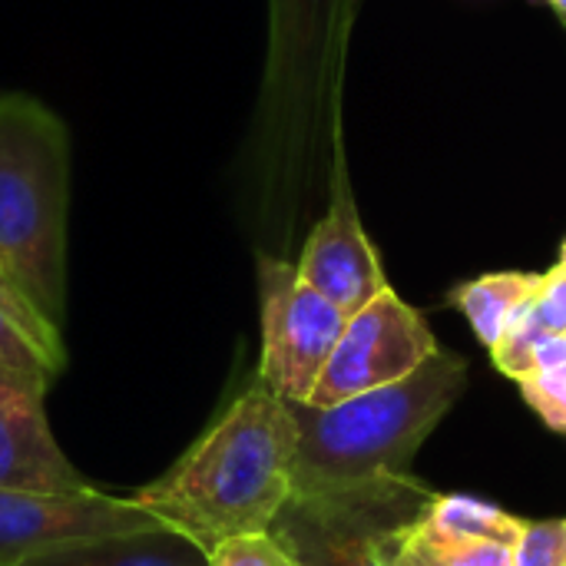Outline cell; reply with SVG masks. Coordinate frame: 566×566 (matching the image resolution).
<instances>
[{
	"label": "cell",
	"mask_w": 566,
	"mask_h": 566,
	"mask_svg": "<svg viewBox=\"0 0 566 566\" xmlns=\"http://www.w3.org/2000/svg\"><path fill=\"white\" fill-rule=\"evenodd\" d=\"M398 566H418V564H411V560H405V557H398Z\"/></svg>",
	"instance_id": "obj_20"
},
{
	"label": "cell",
	"mask_w": 566,
	"mask_h": 566,
	"mask_svg": "<svg viewBox=\"0 0 566 566\" xmlns=\"http://www.w3.org/2000/svg\"><path fill=\"white\" fill-rule=\"evenodd\" d=\"M259 381L282 401L305 405L348 325V315L282 259H259Z\"/></svg>",
	"instance_id": "obj_5"
},
{
	"label": "cell",
	"mask_w": 566,
	"mask_h": 566,
	"mask_svg": "<svg viewBox=\"0 0 566 566\" xmlns=\"http://www.w3.org/2000/svg\"><path fill=\"white\" fill-rule=\"evenodd\" d=\"M521 391H524L527 405L554 431H564L566 434V365L547 368V371H534V375L521 378Z\"/></svg>",
	"instance_id": "obj_16"
},
{
	"label": "cell",
	"mask_w": 566,
	"mask_h": 566,
	"mask_svg": "<svg viewBox=\"0 0 566 566\" xmlns=\"http://www.w3.org/2000/svg\"><path fill=\"white\" fill-rule=\"evenodd\" d=\"M554 10H557V17H560V23H564V30H566V0H547Z\"/></svg>",
	"instance_id": "obj_19"
},
{
	"label": "cell",
	"mask_w": 566,
	"mask_h": 566,
	"mask_svg": "<svg viewBox=\"0 0 566 566\" xmlns=\"http://www.w3.org/2000/svg\"><path fill=\"white\" fill-rule=\"evenodd\" d=\"M70 129L40 99L0 93V282L50 328L66 312Z\"/></svg>",
	"instance_id": "obj_2"
},
{
	"label": "cell",
	"mask_w": 566,
	"mask_h": 566,
	"mask_svg": "<svg viewBox=\"0 0 566 566\" xmlns=\"http://www.w3.org/2000/svg\"><path fill=\"white\" fill-rule=\"evenodd\" d=\"M298 421L262 381L133 501L206 554L272 527L295 484Z\"/></svg>",
	"instance_id": "obj_1"
},
{
	"label": "cell",
	"mask_w": 566,
	"mask_h": 566,
	"mask_svg": "<svg viewBox=\"0 0 566 566\" xmlns=\"http://www.w3.org/2000/svg\"><path fill=\"white\" fill-rule=\"evenodd\" d=\"M560 265H566V242H564V249H560Z\"/></svg>",
	"instance_id": "obj_21"
},
{
	"label": "cell",
	"mask_w": 566,
	"mask_h": 566,
	"mask_svg": "<svg viewBox=\"0 0 566 566\" xmlns=\"http://www.w3.org/2000/svg\"><path fill=\"white\" fill-rule=\"evenodd\" d=\"M295 269L348 318L388 289L381 259L365 235L355 199L345 186L338 189L328 216L312 229Z\"/></svg>",
	"instance_id": "obj_9"
},
{
	"label": "cell",
	"mask_w": 566,
	"mask_h": 566,
	"mask_svg": "<svg viewBox=\"0 0 566 566\" xmlns=\"http://www.w3.org/2000/svg\"><path fill=\"white\" fill-rule=\"evenodd\" d=\"M209 566H302L269 531L242 534L216 551H209Z\"/></svg>",
	"instance_id": "obj_15"
},
{
	"label": "cell",
	"mask_w": 566,
	"mask_h": 566,
	"mask_svg": "<svg viewBox=\"0 0 566 566\" xmlns=\"http://www.w3.org/2000/svg\"><path fill=\"white\" fill-rule=\"evenodd\" d=\"M411 474L292 491L269 534L302 566H398L405 541L434 504Z\"/></svg>",
	"instance_id": "obj_4"
},
{
	"label": "cell",
	"mask_w": 566,
	"mask_h": 566,
	"mask_svg": "<svg viewBox=\"0 0 566 566\" xmlns=\"http://www.w3.org/2000/svg\"><path fill=\"white\" fill-rule=\"evenodd\" d=\"M166 527L133 497L86 491H17L0 488V566H20L40 551L116 534Z\"/></svg>",
	"instance_id": "obj_7"
},
{
	"label": "cell",
	"mask_w": 566,
	"mask_h": 566,
	"mask_svg": "<svg viewBox=\"0 0 566 566\" xmlns=\"http://www.w3.org/2000/svg\"><path fill=\"white\" fill-rule=\"evenodd\" d=\"M531 302L541 325L551 335H566V265H557L547 275H541V285Z\"/></svg>",
	"instance_id": "obj_17"
},
{
	"label": "cell",
	"mask_w": 566,
	"mask_h": 566,
	"mask_svg": "<svg viewBox=\"0 0 566 566\" xmlns=\"http://www.w3.org/2000/svg\"><path fill=\"white\" fill-rule=\"evenodd\" d=\"M46 381L0 368V488L86 491L93 488L60 451L46 421Z\"/></svg>",
	"instance_id": "obj_8"
},
{
	"label": "cell",
	"mask_w": 566,
	"mask_h": 566,
	"mask_svg": "<svg viewBox=\"0 0 566 566\" xmlns=\"http://www.w3.org/2000/svg\"><path fill=\"white\" fill-rule=\"evenodd\" d=\"M438 352V338L424 318L401 302L395 289H385L358 315L348 318L312 398V408H332L375 388L395 385L418 371Z\"/></svg>",
	"instance_id": "obj_6"
},
{
	"label": "cell",
	"mask_w": 566,
	"mask_h": 566,
	"mask_svg": "<svg viewBox=\"0 0 566 566\" xmlns=\"http://www.w3.org/2000/svg\"><path fill=\"white\" fill-rule=\"evenodd\" d=\"M421 527L428 534L451 537V541H494V544L514 547L521 541L527 521H521L488 501H474V497H461V494H438L434 504L428 507Z\"/></svg>",
	"instance_id": "obj_13"
},
{
	"label": "cell",
	"mask_w": 566,
	"mask_h": 566,
	"mask_svg": "<svg viewBox=\"0 0 566 566\" xmlns=\"http://www.w3.org/2000/svg\"><path fill=\"white\" fill-rule=\"evenodd\" d=\"M63 365L66 348L60 332L50 328L0 282V368L53 385Z\"/></svg>",
	"instance_id": "obj_11"
},
{
	"label": "cell",
	"mask_w": 566,
	"mask_h": 566,
	"mask_svg": "<svg viewBox=\"0 0 566 566\" xmlns=\"http://www.w3.org/2000/svg\"><path fill=\"white\" fill-rule=\"evenodd\" d=\"M511 566H566V517L527 521L511 551Z\"/></svg>",
	"instance_id": "obj_14"
},
{
	"label": "cell",
	"mask_w": 566,
	"mask_h": 566,
	"mask_svg": "<svg viewBox=\"0 0 566 566\" xmlns=\"http://www.w3.org/2000/svg\"><path fill=\"white\" fill-rule=\"evenodd\" d=\"M560 365H566V335H551L534 352V371H547V368H560Z\"/></svg>",
	"instance_id": "obj_18"
},
{
	"label": "cell",
	"mask_w": 566,
	"mask_h": 566,
	"mask_svg": "<svg viewBox=\"0 0 566 566\" xmlns=\"http://www.w3.org/2000/svg\"><path fill=\"white\" fill-rule=\"evenodd\" d=\"M20 566H209V554L189 537L156 527L143 534L60 544L33 554Z\"/></svg>",
	"instance_id": "obj_10"
},
{
	"label": "cell",
	"mask_w": 566,
	"mask_h": 566,
	"mask_svg": "<svg viewBox=\"0 0 566 566\" xmlns=\"http://www.w3.org/2000/svg\"><path fill=\"white\" fill-rule=\"evenodd\" d=\"M468 385L454 352H434L408 378L332 408L292 405L298 421L295 484L325 488L378 474H411V461Z\"/></svg>",
	"instance_id": "obj_3"
},
{
	"label": "cell",
	"mask_w": 566,
	"mask_h": 566,
	"mask_svg": "<svg viewBox=\"0 0 566 566\" xmlns=\"http://www.w3.org/2000/svg\"><path fill=\"white\" fill-rule=\"evenodd\" d=\"M541 275L531 272H491L474 282H464L454 292V305L468 315L478 342L494 348L511 322V315L537 292Z\"/></svg>",
	"instance_id": "obj_12"
}]
</instances>
